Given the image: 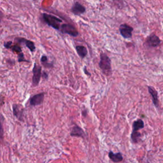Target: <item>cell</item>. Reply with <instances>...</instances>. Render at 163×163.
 Instances as JSON below:
<instances>
[{"label": "cell", "instance_id": "1", "mask_svg": "<svg viewBox=\"0 0 163 163\" xmlns=\"http://www.w3.org/2000/svg\"><path fill=\"white\" fill-rule=\"evenodd\" d=\"M99 66L104 74L108 76L111 74V60L105 53H101L100 54V61L99 62Z\"/></svg>", "mask_w": 163, "mask_h": 163}, {"label": "cell", "instance_id": "2", "mask_svg": "<svg viewBox=\"0 0 163 163\" xmlns=\"http://www.w3.org/2000/svg\"><path fill=\"white\" fill-rule=\"evenodd\" d=\"M42 17L44 22L47 25L52 27V28L55 29H60V24L62 23V21L59 18L45 13H43Z\"/></svg>", "mask_w": 163, "mask_h": 163}, {"label": "cell", "instance_id": "3", "mask_svg": "<svg viewBox=\"0 0 163 163\" xmlns=\"http://www.w3.org/2000/svg\"><path fill=\"white\" fill-rule=\"evenodd\" d=\"M60 30L62 33L69 35L74 37H77L79 34L75 27L70 24H63L60 26Z\"/></svg>", "mask_w": 163, "mask_h": 163}, {"label": "cell", "instance_id": "4", "mask_svg": "<svg viewBox=\"0 0 163 163\" xmlns=\"http://www.w3.org/2000/svg\"><path fill=\"white\" fill-rule=\"evenodd\" d=\"M33 85L34 86H37L42 77V67L38 65L37 63H35L33 69Z\"/></svg>", "mask_w": 163, "mask_h": 163}, {"label": "cell", "instance_id": "5", "mask_svg": "<svg viewBox=\"0 0 163 163\" xmlns=\"http://www.w3.org/2000/svg\"><path fill=\"white\" fill-rule=\"evenodd\" d=\"M13 114L15 117L20 120L23 121L24 120V108L20 104H13L12 106Z\"/></svg>", "mask_w": 163, "mask_h": 163}, {"label": "cell", "instance_id": "6", "mask_svg": "<svg viewBox=\"0 0 163 163\" xmlns=\"http://www.w3.org/2000/svg\"><path fill=\"white\" fill-rule=\"evenodd\" d=\"M133 31V28L132 27L126 24H123L120 26L119 31L120 35L122 36V37L124 38H130L132 37V33Z\"/></svg>", "mask_w": 163, "mask_h": 163}, {"label": "cell", "instance_id": "7", "mask_svg": "<svg viewBox=\"0 0 163 163\" xmlns=\"http://www.w3.org/2000/svg\"><path fill=\"white\" fill-rule=\"evenodd\" d=\"M44 97H45V93H39L35 95L33 97H31L30 99V105L32 106H35L42 105L44 100Z\"/></svg>", "mask_w": 163, "mask_h": 163}, {"label": "cell", "instance_id": "8", "mask_svg": "<svg viewBox=\"0 0 163 163\" xmlns=\"http://www.w3.org/2000/svg\"><path fill=\"white\" fill-rule=\"evenodd\" d=\"M146 43L148 47H156L159 46L161 43V40L157 35L152 34L149 36L146 40Z\"/></svg>", "mask_w": 163, "mask_h": 163}, {"label": "cell", "instance_id": "9", "mask_svg": "<svg viewBox=\"0 0 163 163\" xmlns=\"http://www.w3.org/2000/svg\"><path fill=\"white\" fill-rule=\"evenodd\" d=\"M15 41H16L17 42L19 43L26 45V46L29 49V51L31 52H35L36 47L35 45V43L33 42H32V41L28 40H27L24 38H15Z\"/></svg>", "mask_w": 163, "mask_h": 163}, {"label": "cell", "instance_id": "10", "mask_svg": "<svg viewBox=\"0 0 163 163\" xmlns=\"http://www.w3.org/2000/svg\"><path fill=\"white\" fill-rule=\"evenodd\" d=\"M71 11L75 15H80L85 12V8L80 3L76 2L72 7Z\"/></svg>", "mask_w": 163, "mask_h": 163}, {"label": "cell", "instance_id": "11", "mask_svg": "<svg viewBox=\"0 0 163 163\" xmlns=\"http://www.w3.org/2000/svg\"><path fill=\"white\" fill-rule=\"evenodd\" d=\"M70 135L71 137H80V138H84L85 137V133L84 130L82 129L80 127L77 125H75L70 133Z\"/></svg>", "mask_w": 163, "mask_h": 163}, {"label": "cell", "instance_id": "12", "mask_svg": "<svg viewBox=\"0 0 163 163\" xmlns=\"http://www.w3.org/2000/svg\"><path fill=\"white\" fill-rule=\"evenodd\" d=\"M148 93L151 94V96L152 97L153 105H155V106L158 107V106H159V100H158V94L157 90H155V89L153 87H151V86H148Z\"/></svg>", "mask_w": 163, "mask_h": 163}, {"label": "cell", "instance_id": "13", "mask_svg": "<svg viewBox=\"0 0 163 163\" xmlns=\"http://www.w3.org/2000/svg\"><path fill=\"white\" fill-rule=\"evenodd\" d=\"M108 157L114 162H119L123 160V157H122V155L120 152L114 153L113 152L110 151L108 153Z\"/></svg>", "mask_w": 163, "mask_h": 163}, {"label": "cell", "instance_id": "14", "mask_svg": "<svg viewBox=\"0 0 163 163\" xmlns=\"http://www.w3.org/2000/svg\"><path fill=\"white\" fill-rule=\"evenodd\" d=\"M144 127V122L142 119H138L133 122V132H138V130L143 129Z\"/></svg>", "mask_w": 163, "mask_h": 163}, {"label": "cell", "instance_id": "15", "mask_svg": "<svg viewBox=\"0 0 163 163\" xmlns=\"http://www.w3.org/2000/svg\"><path fill=\"white\" fill-rule=\"evenodd\" d=\"M76 51L78 54V55L82 59L84 58L87 55L88 52H87V48H86V47H85L84 46H82V45H79V46H76Z\"/></svg>", "mask_w": 163, "mask_h": 163}, {"label": "cell", "instance_id": "16", "mask_svg": "<svg viewBox=\"0 0 163 163\" xmlns=\"http://www.w3.org/2000/svg\"><path fill=\"white\" fill-rule=\"evenodd\" d=\"M4 122V117L0 113V139L3 140L4 137V129H3V123Z\"/></svg>", "mask_w": 163, "mask_h": 163}, {"label": "cell", "instance_id": "17", "mask_svg": "<svg viewBox=\"0 0 163 163\" xmlns=\"http://www.w3.org/2000/svg\"><path fill=\"white\" fill-rule=\"evenodd\" d=\"M11 49H12V51L13 52L16 53V54H19L21 52H22V48H21V47L19 46V45H12V47H11Z\"/></svg>", "mask_w": 163, "mask_h": 163}, {"label": "cell", "instance_id": "18", "mask_svg": "<svg viewBox=\"0 0 163 163\" xmlns=\"http://www.w3.org/2000/svg\"><path fill=\"white\" fill-rule=\"evenodd\" d=\"M18 61H19V62H29V61L26 59L25 57H24V54L22 52H21V53H19V54H18Z\"/></svg>", "mask_w": 163, "mask_h": 163}, {"label": "cell", "instance_id": "19", "mask_svg": "<svg viewBox=\"0 0 163 163\" xmlns=\"http://www.w3.org/2000/svg\"><path fill=\"white\" fill-rule=\"evenodd\" d=\"M12 46V42H11V41H9V42H5L4 43V47L7 49L11 48Z\"/></svg>", "mask_w": 163, "mask_h": 163}, {"label": "cell", "instance_id": "20", "mask_svg": "<svg viewBox=\"0 0 163 163\" xmlns=\"http://www.w3.org/2000/svg\"><path fill=\"white\" fill-rule=\"evenodd\" d=\"M41 62L42 63V65H45L46 64V63H47V61H48V58L46 56H42V57H41Z\"/></svg>", "mask_w": 163, "mask_h": 163}, {"label": "cell", "instance_id": "21", "mask_svg": "<svg viewBox=\"0 0 163 163\" xmlns=\"http://www.w3.org/2000/svg\"><path fill=\"white\" fill-rule=\"evenodd\" d=\"M4 104V97L2 95H0V108Z\"/></svg>", "mask_w": 163, "mask_h": 163}, {"label": "cell", "instance_id": "22", "mask_svg": "<svg viewBox=\"0 0 163 163\" xmlns=\"http://www.w3.org/2000/svg\"><path fill=\"white\" fill-rule=\"evenodd\" d=\"M42 76H43L44 79H48V74L47 73H45V72H43V75L42 74Z\"/></svg>", "mask_w": 163, "mask_h": 163}, {"label": "cell", "instance_id": "23", "mask_svg": "<svg viewBox=\"0 0 163 163\" xmlns=\"http://www.w3.org/2000/svg\"><path fill=\"white\" fill-rule=\"evenodd\" d=\"M3 17H4L3 13V12H2L1 10H0V23H1V21H2L3 19Z\"/></svg>", "mask_w": 163, "mask_h": 163}, {"label": "cell", "instance_id": "24", "mask_svg": "<svg viewBox=\"0 0 163 163\" xmlns=\"http://www.w3.org/2000/svg\"><path fill=\"white\" fill-rule=\"evenodd\" d=\"M82 115H83L84 117H86V116H87V110H83V112H82Z\"/></svg>", "mask_w": 163, "mask_h": 163}, {"label": "cell", "instance_id": "25", "mask_svg": "<svg viewBox=\"0 0 163 163\" xmlns=\"http://www.w3.org/2000/svg\"><path fill=\"white\" fill-rule=\"evenodd\" d=\"M84 72L85 73L86 75H90V74L89 73V72H87V70H86V68L85 67V68H84Z\"/></svg>", "mask_w": 163, "mask_h": 163}]
</instances>
